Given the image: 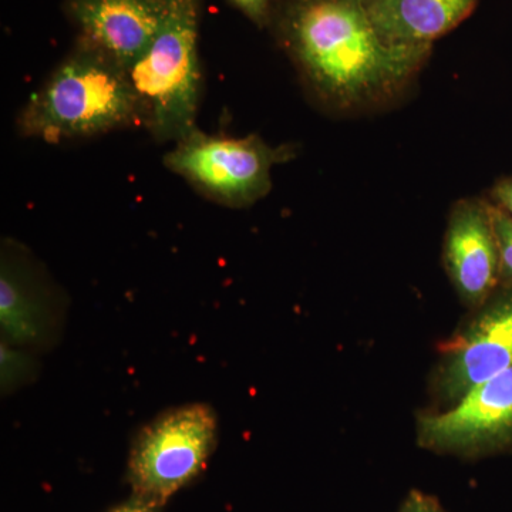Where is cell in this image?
Wrapping results in <instances>:
<instances>
[{
	"label": "cell",
	"mask_w": 512,
	"mask_h": 512,
	"mask_svg": "<svg viewBox=\"0 0 512 512\" xmlns=\"http://www.w3.org/2000/svg\"><path fill=\"white\" fill-rule=\"evenodd\" d=\"M271 23L313 99L339 113L393 101L430 56L384 42L363 0H276Z\"/></svg>",
	"instance_id": "obj_1"
},
{
	"label": "cell",
	"mask_w": 512,
	"mask_h": 512,
	"mask_svg": "<svg viewBox=\"0 0 512 512\" xmlns=\"http://www.w3.org/2000/svg\"><path fill=\"white\" fill-rule=\"evenodd\" d=\"M23 136L49 143L101 136L138 124L126 70L80 43L56 67L19 116Z\"/></svg>",
	"instance_id": "obj_2"
},
{
	"label": "cell",
	"mask_w": 512,
	"mask_h": 512,
	"mask_svg": "<svg viewBox=\"0 0 512 512\" xmlns=\"http://www.w3.org/2000/svg\"><path fill=\"white\" fill-rule=\"evenodd\" d=\"M200 0H165L163 22L126 70L138 126L160 143H177L197 127L201 97Z\"/></svg>",
	"instance_id": "obj_3"
},
{
	"label": "cell",
	"mask_w": 512,
	"mask_h": 512,
	"mask_svg": "<svg viewBox=\"0 0 512 512\" xmlns=\"http://www.w3.org/2000/svg\"><path fill=\"white\" fill-rule=\"evenodd\" d=\"M218 444V417L207 403L158 414L134 437L127 463L133 495L164 507L200 477Z\"/></svg>",
	"instance_id": "obj_4"
},
{
	"label": "cell",
	"mask_w": 512,
	"mask_h": 512,
	"mask_svg": "<svg viewBox=\"0 0 512 512\" xmlns=\"http://www.w3.org/2000/svg\"><path fill=\"white\" fill-rule=\"evenodd\" d=\"M289 157V148H272L255 134L217 136L194 127L165 154L164 164L208 200L244 208L268 194L272 167Z\"/></svg>",
	"instance_id": "obj_5"
},
{
	"label": "cell",
	"mask_w": 512,
	"mask_h": 512,
	"mask_svg": "<svg viewBox=\"0 0 512 512\" xmlns=\"http://www.w3.org/2000/svg\"><path fill=\"white\" fill-rule=\"evenodd\" d=\"M67 298L25 245L3 239L0 252V330L2 342L49 352L63 338Z\"/></svg>",
	"instance_id": "obj_6"
},
{
	"label": "cell",
	"mask_w": 512,
	"mask_h": 512,
	"mask_svg": "<svg viewBox=\"0 0 512 512\" xmlns=\"http://www.w3.org/2000/svg\"><path fill=\"white\" fill-rule=\"evenodd\" d=\"M441 352L434 389L446 403L456 404L478 384L511 369L512 288L498 289Z\"/></svg>",
	"instance_id": "obj_7"
},
{
	"label": "cell",
	"mask_w": 512,
	"mask_h": 512,
	"mask_svg": "<svg viewBox=\"0 0 512 512\" xmlns=\"http://www.w3.org/2000/svg\"><path fill=\"white\" fill-rule=\"evenodd\" d=\"M420 446L437 453H491L512 444V367L478 384L443 413L421 416Z\"/></svg>",
	"instance_id": "obj_8"
},
{
	"label": "cell",
	"mask_w": 512,
	"mask_h": 512,
	"mask_svg": "<svg viewBox=\"0 0 512 512\" xmlns=\"http://www.w3.org/2000/svg\"><path fill=\"white\" fill-rule=\"evenodd\" d=\"M443 259L451 284L470 308H481L500 289V252L491 202L464 198L454 204Z\"/></svg>",
	"instance_id": "obj_9"
},
{
	"label": "cell",
	"mask_w": 512,
	"mask_h": 512,
	"mask_svg": "<svg viewBox=\"0 0 512 512\" xmlns=\"http://www.w3.org/2000/svg\"><path fill=\"white\" fill-rule=\"evenodd\" d=\"M66 12L80 43L127 70L157 35L165 0H67Z\"/></svg>",
	"instance_id": "obj_10"
},
{
	"label": "cell",
	"mask_w": 512,
	"mask_h": 512,
	"mask_svg": "<svg viewBox=\"0 0 512 512\" xmlns=\"http://www.w3.org/2000/svg\"><path fill=\"white\" fill-rule=\"evenodd\" d=\"M480 0H363L376 32L393 46H431L464 22Z\"/></svg>",
	"instance_id": "obj_11"
},
{
	"label": "cell",
	"mask_w": 512,
	"mask_h": 512,
	"mask_svg": "<svg viewBox=\"0 0 512 512\" xmlns=\"http://www.w3.org/2000/svg\"><path fill=\"white\" fill-rule=\"evenodd\" d=\"M39 375L36 353L0 343V387L3 396L28 386Z\"/></svg>",
	"instance_id": "obj_12"
},
{
	"label": "cell",
	"mask_w": 512,
	"mask_h": 512,
	"mask_svg": "<svg viewBox=\"0 0 512 512\" xmlns=\"http://www.w3.org/2000/svg\"><path fill=\"white\" fill-rule=\"evenodd\" d=\"M493 205V221L500 252V288H512V217Z\"/></svg>",
	"instance_id": "obj_13"
},
{
	"label": "cell",
	"mask_w": 512,
	"mask_h": 512,
	"mask_svg": "<svg viewBox=\"0 0 512 512\" xmlns=\"http://www.w3.org/2000/svg\"><path fill=\"white\" fill-rule=\"evenodd\" d=\"M256 25H269L276 0H231Z\"/></svg>",
	"instance_id": "obj_14"
},
{
	"label": "cell",
	"mask_w": 512,
	"mask_h": 512,
	"mask_svg": "<svg viewBox=\"0 0 512 512\" xmlns=\"http://www.w3.org/2000/svg\"><path fill=\"white\" fill-rule=\"evenodd\" d=\"M399 512H446L436 498L423 494L421 491H412Z\"/></svg>",
	"instance_id": "obj_15"
},
{
	"label": "cell",
	"mask_w": 512,
	"mask_h": 512,
	"mask_svg": "<svg viewBox=\"0 0 512 512\" xmlns=\"http://www.w3.org/2000/svg\"><path fill=\"white\" fill-rule=\"evenodd\" d=\"M491 198H493L494 205L512 217V177L498 181L491 191Z\"/></svg>",
	"instance_id": "obj_16"
},
{
	"label": "cell",
	"mask_w": 512,
	"mask_h": 512,
	"mask_svg": "<svg viewBox=\"0 0 512 512\" xmlns=\"http://www.w3.org/2000/svg\"><path fill=\"white\" fill-rule=\"evenodd\" d=\"M161 510H163L161 505L151 503V501L131 494L127 501L111 508L109 512H161Z\"/></svg>",
	"instance_id": "obj_17"
}]
</instances>
